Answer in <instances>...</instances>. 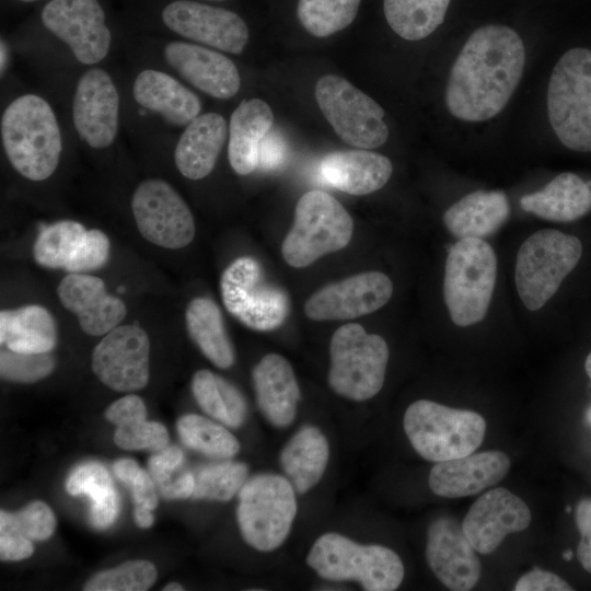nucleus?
Masks as SVG:
<instances>
[{"label": "nucleus", "mask_w": 591, "mask_h": 591, "mask_svg": "<svg viewBox=\"0 0 591 591\" xmlns=\"http://www.w3.org/2000/svg\"><path fill=\"white\" fill-rule=\"evenodd\" d=\"M150 340L137 325H120L105 334L92 354V370L118 392L143 389L149 381Z\"/></svg>", "instance_id": "2eb2a0df"}, {"label": "nucleus", "mask_w": 591, "mask_h": 591, "mask_svg": "<svg viewBox=\"0 0 591 591\" xmlns=\"http://www.w3.org/2000/svg\"><path fill=\"white\" fill-rule=\"evenodd\" d=\"M510 206L500 190H476L453 204L444 213L447 229L459 240L494 234L508 219Z\"/></svg>", "instance_id": "c85d7f7f"}, {"label": "nucleus", "mask_w": 591, "mask_h": 591, "mask_svg": "<svg viewBox=\"0 0 591 591\" xmlns=\"http://www.w3.org/2000/svg\"><path fill=\"white\" fill-rule=\"evenodd\" d=\"M577 554L582 567L591 573V542L580 540Z\"/></svg>", "instance_id": "13d9d810"}, {"label": "nucleus", "mask_w": 591, "mask_h": 591, "mask_svg": "<svg viewBox=\"0 0 591 591\" xmlns=\"http://www.w3.org/2000/svg\"><path fill=\"white\" fill-rule=\"evenodd\" d=\"M515 591H570L572 588L557 575L535 568L524 573L514 586Z\"/></svg>", "instance_id": "09e8293b"}, {"label": "nucleus", "mask_w": 591, "mask_h": 591, "mask_svg": "<svg viewBox=\"0 0 591 591\" xmlns=\"http://www.w3.org/2000/svg\"><path fill=\"white\" fill-rule=\"evenodd\" d=\"M1 139L11 165L31 181H44L57 169L62 140L50 105L24 94L4 109Z\"/></svg>", "instance_id": "f03ea898"}, {"label": "nucleus", "mask_w": 591, "mask_h": 591, "mask_svg": "<svg viewBox=\"0 0 591 591\" xmlns=\"http://www.w3.org/2000/svg\"><path fill=\"white\" fill-rule=\"evenodd\" d=\"M158 571L148 560H131L103 570L84 584L85 591H144L157 580Z\"/></svg>", "instance_id": "a19ab883"}, {"label": "nucleus", "mask_w": 591, "mask_h": 591, "mask_svg": "<svg viewBox=\"0 0 591 591\" xmlns=\"http://www.w3.org/2000/svg\"><path fill=\"white\" fill-rule=\"evenodd\" d=\"M361 0H299L297 16L313 36L326 37L348 25L357 16Z\"/></svg>", "instance_id": "4c0bfd02"}, {"label": "nucleus", "mask_w": 591, "mask_h": 591, "mask_svg": "<svg viewBox=\"0 0 591 591\" xmlns=\"http://www.w3.org/2000/svg\"><path fill=\"white\" fill-rule=\"evenodd\" d=\"M88 230L79 222L62 220L46 227L33 246L36 263L51 269L70 271L80 256Z\"/></svg>", "instance_id": "c9c22d12"}, {"label": "nucleus", "mask_w": 591, "mask_h": 591, "mask_svg": "<svg viewBox=\"0 0 591 591\" xmlns=\"http://www.w3.org/2000/svg\"><path fill=\"white\" fill-rule=\"evenodd\" d=\"M285 143L276 131L268 132L262 140L258 166L270 170L277 167L285 157Z\"/></svg>", "instance_id": "864d4df0"}, {"label": "nucleus", "mask_w": 591, "mask_h": 591, "mask_svg": "<svg viewBox=\"0 0 591 591\" xmlns=\"http://www.w3.org/2000/svg\"><path fill=\"white\" fill-rule=\"evenodd\" d=\"M296 514V489L285 476L257 474L239 491V529L243 540L256 551L277 549L288 537Z\"/></svg>", "instance_id": "0eeeda50"}, {"label": "nucleus", "mask_w": 591, "mask_h": 591, "mask_svg": "<svg viewBox=\"0 0 591 591\" xmlns=\"http://www.w3.org/2000/svg\"><path fill=\"white\" fill-rule=\"evenodd\" d=\"M451 0H383L390 27L402 38L419 40L443 22Z\"/></svg>", "instance_id": "f704fd0d"}, {"label": "nucleus", "mask_w": 591, "mask_h": 591, "mask_svg": "<svg viewBox=\"0 0 591 591\" xmlns=\"http://www.w3.org/2000/svg\"><path fill=\"white\" fill-rule=\"evenodd\" d=\"M193 395L199 407L210 417L230 428L241 427L247 416V404L242 393L229 381L202 369L192 380Z\"/></svg>", "instance_id": "72a5a7b5"}, {"label": "nucleus", "mask_w": 591, "mask_h": 591, "mask_svg": "<svg viewBox=\"0 0 591 591\" xmlns=\"http://www.w3.org/2000/svg\"><path fill=\"white\" fill-rule=\"evenodd\" d=\"M391 161L367 150H340L321 161V174L333 187L350 194L367 195L382 188L392 174Z\"/></svg>", "instance_id": "393cba45"}, {"label": "nucleus", "mask_w": 591, "mask_h": 591, "mask_svg": "<svg viewBox=\"0 0 591 591\" xmlns=\"http://www.w3.org/2000/svg\"><path fill=\"white\" fill-rule=\"evenodd\" d=\"M575 518L581 538L591 541V499L578 503Z\"/></svg>", "instance_id": "5fc2aeb1"}, {"label": "nucleus", "mask_w": 591, "mask_h": 591, "mask_svg": "<svg viewBox=\"0 0 591 591\" xmlns=\"http://www.w3.org/2000/svg\"><path fill=\"white\" fill-rule=\"evenodd\" d=\"M563 557L566 559V560H570L571 557H572V552L571 551H566L563 553Z\"/></svg>", "instance_id": "e2e57ef3"}, {"label": "nucleus", "mask_w": 591, "mask_h": 591, "mask_svg": "<svg viewBox=\"0 0 591 591\" xmlns=\"http://www.w3.org/2000/svg\"><path fill=\"white\" fill-rule=\"evenodd\" d=\"M497 277V258L483 239H461L449 251L443 294L457 326L480 322L489 308Z\"/></svg>", "instance_id": "423d86ee"}, {"label": "nucleus", "mask_w": 591, "mask_h": 591, "mask_svg": "<svg viewBox=\"0 0 591 591\" xmlns=\"http://www.w3.org/2000/svg\"><path fill=\"white\" fill-rule=\"evenodd\" d=\"M5 60H7V48H5V45H4L3 40H1V63H0L1 72L3 71Z\"/></svg>", "instance_id": "052dcab7"}, {"label": "nucleus", "mask_w": 591, "mask_h": 591, "mask_svg": "<svg viewBox=\"0 0 591 591\" xmlns=\"http://www.w3.org/2000/svg\"><path fill=\"white\" fill-rule=\"evenodd\" d=\"M227 137L228 126L222 115L206 113L194 118L175 148L174 161L179 173L189 179L209 175Z\"/></svg>", "instance_id": "a878e982"}, {"label": "nucleus", "mask_w": 591, "mask_h": 591, "mask_svg": "<svg viewBox=\"0 0 591 591\" xmlns=\"http://www.w3.org/2000/svg\"><path fill=\"white\" fill-rule=\"evenodd\" d=\"M128 487L131 489L135 506L143 507L151 511L157 508V486L150 473H147L141 468L135 479L128 485Z\"/></svg>", "instance_id": "603ef678"}, {"label": "nucleus", "mask_w": 591, "mask_h": 591, "mask_svg": "<svg viewBox=\"0 0 591 591\" xmlns=\"http://www.w3.org/2000/svg\"><path fill=\"white\" fill-rule=\"evenodd\" d=\"M131 210L140 234L158 246L182 248L195 236V221L188 206L163 179L141 182L134 192Z\"/></svg>", "instance_id": "ddd939ff"}, {"label": "nucleus", "mask_w": 591, "mask_h": 591, "mask_svg": "<svg viewBox=\"0 0 591 591\" xmlns=\"http://www.w3.org/2000/svg\"><path fill=\"white\" fill-rule=\"evenodd\" d=\"M524 44L499 24L484 25L465 42L450 70L445 104L455 118L478 123L499 114L523 74Z\"/></svg>", "instance_id": "f257e3e1"}, {"label": "nucleus", "mask_w": 591, "mask_h": 591, "mask_svg": "<svg viewBox=\"0 0 591 591\" xmlns=\"http://www.w3.org/2000/svg\"><path fill=\"white\" fill-rule=\"evenodd\" d=\"M352 232V219L335 197L310 190L297 202L293 225L282 242V257L292 267H306L347 246Z\"/></svg>", "instance_id": "6e6552de"}, {"label": "nucleus", "mask_w": 591, "mask_h": 591, "mask_svg": "<svg viewBox=\"0 0 591 591\" xmlns=\"http://www.w3.org/2000/svg\"><path fill=\"white\" fill-rule=\"evenodd\" d=\"M582 254L578 237L553 229L540 230L521 245L515 262L518 293L530 311L541 309L577 266Z\"/></svg>", "instance_id": "9d476101"}, {"label": "nucleus", "mask_w": 591, "mask_h": 591, "mask_svg": "<svg viewBox=\"0 0 591 591\" xmlns=\"http://www.w3.org/2000/svg\"><path fill=\"white\" fill-rule=\"evenodd\" d=\"M61 304L72 312L81 329L90 336L111 332L125 318L127 309L107 293L104 281L88 274H68L57 287Z\"/></svg>", "instance_id": "412c9836"}, {"label": "nucleus", "mask_w": 591, "mask_h": 591, "mask_svg": "<svg viewBox=\"0 0 591 591\" xmlns=\"http://www.w3.org/2000/svg\"><path fill=\"white\" fill-rule=\"evenodd\" d=\"M164 58L183 79L213 97L227 100L240 89L236 66L216 50L185 42H171L164 48Z\"/></svg>", "instance_id": "4be33fe9"}, {"label": "nucleus", "mask_w": 591, "mask_h": 591, "mask_svg": "<svg viewBox=\"0 0 591 591\" xmlns=\"http://www.w3.org/2000/svg\"><path fill=\"white\" fill-rule=\"evenodd\" d=\"M521 208L542 219L569 222L591 209V188L577 174L561 173L542 189L520 199Z\"/></svg>", "instance_id": "c756f323"}, {"label": "nucleus", "mask_w": 591, "mask_h": 591, "mask_svg": "<svg viewBox=\"0 0 591 591\" xmlns=\"http://www.w3.org/2000/svg\"><path fill=\"white\" fill-rule=\"evenodd\" d=\"M403 426L415 451L436 463L473 453L486 432V421L479 414L428 399L407 407Z\"/></svg>", "instance_id": "20e7f679"}, {"label": "nucleus", "mask_w": 591, "mask_h": 591, "mask_svg": "<svg viewBox=\"0 0 591 591\" xmlns=\"http://www.w3.org/2000/svg\"><path fill=\"white\" fill-rule=\"evenodd\" d=\"M386 341L368 334L356 323L340 326L329 344L328 384L338 395L351 401H367L383 386L389 361Z\"/></svg>", "instance_id": "1a4fd4ad"}, {"label": "nucleus", "mask_w": 591, "mask_h": 591, "mask_svg": "<svg viewBox=\"0 0 591 591\" xmlns=\"http://www.w3.org/2000/svg\"><path fill=\"white\" fill-rule=\"evenodd\" d=\"M136 417H147V409L143 401L135 394L115 401L105 412V418L114 425Z\"/></svg>", "instance_id": "8fccbe9b"}, {"label": "nucleus", "mask_w": 591, "mask_h": 591, "mask_svg": "<svg viewBox=\"0 0 591 591\" xmlns=\"http://www.w3.org/2000/svg\"><path fill=\"white\" fill-rule=\"evenodd\" d=\"M134 517L136 524L141 529H148L154 522L151 510L143 507L135 506Z\"/></svg>", "instance_id": "4d7b16f0"}, {"label": "nucleus", "mask_w": 591, "mask_h": 591, "mask_svg": "<svg viewBox=\"0 0 591 591\" xmlns=\"http://www.w3.org/2000/svg\"><path fill=\"white\" fill-rule=\"evenodd\" d=\"M391 279L379 271H368L325 286L304 305L314 321L351 320L382 308L391 298Z\"/></svg>", "instance_id": "f3484780"}, {"label": "nucleus", "mask_w": 591, "mask_h": 591, "mask_svg": "<svg viewBox=\"0 0 591 591\" xmlns=\"http://www.w3.org/2000/svg\"><path fill=\"white\" fill-rule=\"evenodd\" d=\"M586 371L589 375V378L591 379V352L588 355L587 359H586Z\"/></svg>", "instance_id": "680f3d73"}, {"label": "nucleus", "mask_w": 591, "mask_h": 591, "mask_svg": "<svg viewBox=\"0 0 591 591\" xmlns=\"http://www.w3.org/2000/svg\"><path fill=\"white\" fill-rule=\"evenodd\" d=\"M305 561L323 579L357 581L367 591L396 590L404 578V565L394 551L361 545L335 532L321 535Z\"/></svg>", "instance_id": "7ed1b4c3"}, {"label": "nucleus", "mask_w": 591, "mask_h": 591, "mask_svg": "<svg viewBox=\"0 0 591 591\" xmlns=\"http://www.w3.org/2000/svg\"><path fill=\"white\" fill-rule=\"evenodd\" d=\"M66 490L71 496L86 495L92 502H95L111 495L115 488L103 464L85 462L70 473L66 480Z\"/></svg>", "instance_id": "c03bdc74"}, {"label": "nucleus", "mask_w": 591, "mask_h": 591, "mask_svg": "<svg viewBox=\"0 0 591 591\" xmlns=\"http://www.w3.org/2000/svg\"><path fill=\"white\" fill-rule=\"evenodd\" d=\"M316 103L346 143L373 149L384 144L389 128L383 108L346 79L326 74L315 85Z\"/></svg>", "instance_id": "9b49d317"}, {"label": "nucleus", "mask_w": 591, "mask_h": 591, "mask_svg": "<svg viewBox=\"0 0 591 591\" xmlns=\"http://www.w3.org/2000/svg\"><path fill=\"white\" fill-rule=\"evenodd\" d=\"M20 1H23V2H34V1H38V0H20Z\"/></svg>", "instance_id": "69168bd1"}, {"label": "nucleus", "mask_w": 591, "mask_h": 591, "mask_svg": "<svg viewBox=\"0 0 591 591\" xmlns=\"http://www.w3.org/2000/svg\"><path fill=\"white\" fill-rule=\"evenodd\" d=\"M14 515L22 532L32 541L48 540L55 531V514L43 501H32Z\"/></svg>", "instance_id": "49530a36"}, {"label": "nucleus", "mask_w": 591, "mask_h": 591, "mask_svg": "<svg viewBox=\"0 0 591 591\" xmlns=\"http://www.w3.org/2000/svg\"><path fill=\"white\" fill-rule=\"evenodd\" d=\"M118 512L119 499L115 490L104 499L92 502L90 509V522L93 528L105 530L114 523Z\"/></svg>", "instance_id": "3c124183"}, {"label": "nucleus", "mask_w": 591, "mask_h": 591, "mask_svg": "<svg viewBox=\"0 0 591 591\" xmlns=\"http://www.w3.org/2000/svg\"><path fill=\"white\" fill-rule=\"evenodd\" d=\"M188 335L216 367L228 369L234 363V349L224 327L220 308L209 298L198 297L187 305Z\"/></svg>", "instance_id": "473e14b6"}, {"label": "nucleus", "mask_w": 591, "mask_h": 591, "mask_svg": "<svg viewBox=\"0 0 591 591\" xmlns=\"http://www.w3.org/2000/svg\"><path fill=\"white\" fill-rule=\"evenodd\" d=\"M586 418H587L588 422L591 424V406L588 408V410L586 413Z\"/></svg>", "instance_id": "0e129e2a"}, {"label": "nucleus", "mask_w": 591, "mask_h": 591, "mask_svg": "<svg viewBox=\"0 0 591 591\" xmlns=\"http://www.w3.org/2000/svg\"><path fill=\"white\" fill-rule=\"evenodd\" d=\"M510 468L508 455L500 451L437 462L428 477L433 494L444 498H461L480 493L498 484Z\"/></svg>", "instance_id": "5701e85b"}, {"label": "nucleus", "mask_w": 591, "mask_h": 591, "mask_svg": "<svg viewBox=\"0 0 591 591\" xmlns=\"http://www.w3.org/2000/svg\"><path fill=\"white\" fill-rule=\"evenodd\" d=\"M32 540L20 529L14 513L0 512V558L5 561L23 560L33 555Z\"/></svg>", "instance_id": "a18cd8bd"}, {"label": "nucleus", "mask_w": 591, "mask_h": 591, "mask_svg": "<svg viewBox=\"0 0 591 591\" xmlns=\"http://www.w3.org/2000/svg\"><path fill=\"white\" fill-rule=\"evenodd\" d=\"M176 428L181 441L204 455L230 459L240 451V442L228 429L200 415L182 416Z\"/></svg>", "instance_id": "e433bc0d"}, {"label": "nucleus", "mask_w": 591, "mask_h": 591, "mask_svg": "<svg viewBox=\"0 0 591 591\" xmlns=\"http://www.w3.org/2000/svg\"><path fill=\"white\" fill-rule=\"evenodd\" d=\"M109 250V240L103 231L89 230L82 252L69 274H86L103 267L108 260Z\"/></svg>", "instance_id": "de8ad7c7"}, {"label": "nucleus", "mask_w": 591, "mask_h": 591, "mask_svg": "<svg viewBox=\"0 0 591 591\" xmlns=\"http://www.w3.org/2000/svg\"><path fill=\"white\" fill-rule=\"evenodd\" d=\"M549 124L560 142L591 151V50L571 48L557 61L547 89Z\"/></svg>", "instance_id": "39448f33"}, {"label": "nucleus", "mask_w": 591, "mask_h": 591, "mask_svg": "<svg viewBox=\"0 0 591 591\" xmlns=\"http://www.w3.org/2000/svg\"><path fill=\"white\" fill-rule=\"evenodd\" d=\"M42 22L84 65L97 63L109 50L112 36L97 0H51Z\"/></svg>", "instance_id": "4468645a"}, {"label": "nucleus", "mask_w": 591, "mask_h": 591, "mask_svg": "<svg viewBox=\"0 0 591 591\" xmlns=\"http://www.w3.org/2000/svg\"><path fill=\"white\" fill-rule=\"evenodd\" d=\"M273 124V111L263 100H244L234 109L229 126L228 157L235 173L247 175L258 166L260 143Z\"/></svg>", "instance_id": "cd10ccee"}, {"label": "nucleus", "mask_w": 591, "mask_h": 591, "mask_svg": "<svg viewBox=\"0 0 591 591\" xmlns=\"http://www.w3.org/2000/svg\"><path fill=\"white\" fill-rule=\"evenodd\" d=\"M164 591H183L184 588L182 584L177 583V582H171V583H167L164 588H163Z\"/></svg>", "instance_id": "bf43d9fd"}, {"label": "nucleus", "mask_w": 591, "mask_h": 591, "mask_svg": "<svg viewBox=\"0 0 591 591\" xmlns=\"http://www.w3.org/2000/svg\"><path fill=\"white\" fill-rule=\"evenodd\" d=\"M220 290L228 312L252 329L273 331L288 316L286 292L269 283L253 257L243 256L232 262L222 273Z\"/></svg>", "instance_id": "f8f14e48"}, {"label": "nucleus", "mask_w": 591, "mask_h": 591, "mask_svg": "<svg viewBox=\"0 0 591 591\" xmlns=\"http://www.w3.org/2000/svg\"><path fill=\"white\" fill-rule=\"evenodd\" d=\"M140 466L132 459H119L113 465L116 477L127 486L135 479L140 472Z\"/></svg>", "instance_id": "6e6d98bb"}, {"label": "nucleus", "mask_w": 591, "mask_h": 591, "mask_svg": "<svg viewBox=\"0 0 591 591\" xmlns=\"http://www.w3.org/2000/svg\"><path fill=\"white\" fill-rule=\"evenodd\" d=\"M134 99L174 126H187L199 115L198 96L173 77L153 69L141 71L134 83Z\"/></svg>", "instance_id": "bb28decb"}, {"label": "nucleus", "mask_w": 591, "mask_h": 591, "mask_svg": "<svg viewBox=\"0 0 591 591\" xmlns=\"http://www.w3.org/2000/svg\"><path fill=\"white\" fill-rule=\"evenodd\" d=\"M211 1H223V0H211Z\"/></svg>", "instance_id": "338daca9"}, {"label": "nucleus", "mask_w": 591, "mask_h": 591, "mask_svg": "<svg viewBox=\"0 0 591 591\" xmlns=\"http://www.w3.org/2000/svg\"><path fill=\"white\" fill-rule=\"evenodd\" d=\"M0 341L16 352H49L57 344L56 322L40 305L3 310L0 312Z\"/></svg>", "instance_id": "2f4dec72"}, {"label": "nucleus", "mask_w": 591, "mask_h": 591, "mask_svg": "<svg viewBox=\"0 0 591 591\" xmlns=\"http://www.w3.org/2000/svg\"><path fill=\"white\" fill-rule=\"evenodd\" d=\"M257 406L277 428L290 426L301 398L299 384L289 361L278 355L264 356L252 372Z\"/></svg>", "instance_id": "b1692460"}, {"label": "nucleus", "mask_w": 591, "mask_h": 591, "mask_svg": "<svg viewBox=\"0 0 591 591\" xmlns=\"http://www.w3.org/2000/svg\"><path fill=\"white\" fill-rule=\"evenodd\" d=\"M72 116L79 137L90 147L102 149L112 144L118 129L119 96L106 71L92 68L81 76Z\"/></svg>", "instance_id": "a211bd4d"}, {"label": "nucleus", "mask_w": 591, "mask_h": 591, "mask_svg": "<svg viewBox=\"0 0 591 591\" xmlns=\"http://www.w3.org/2000/svg\"><path fill=\"white\" fill-rule=\"evenodd\" d=\"M329 460V444L315 426L301 427L282 448L279 462L299 494L312 489L323 477Z\"/></svg>", "instance_id": "7c9ffc66"}, {"label": "nucleus", "mask_w": 591, "mask_h": 591, "mask_svg": "<svg viewBox=\"0 0 591 591\" xmlns=\"http://www.w3.org/2000/svg\"><path fill=\"white\" fill-rule=\"evenodd\" d=\"M183 462V451L175 445L165 447L149 459V473L160 494L166 500L187 499L193 496L194 474L189 472L177 473Z\"/></svg>", "instance_id": "ea45409f"}, {"label": "nucleus", "mask_w": 591, "mask_h": 591, "mask_svg": "<svg viewBox=\"0 0 591 591\" xmlns=\"http://www.w3.org/2000/svg\"><path fill=\"white\" fill-rule=\"evenodd\" d=\"M56 361L49 352L23 354L11 349L0 352L1 378L18 383H34L48 376Z\"/></svg>", "instance_id": "79ce46f5"}, {"label": "nucleus", "mask_w": 591, "mask_h": 591, "mask_svg": "<svg viewBox=\"0 0 591 591\" xmlns=\"http://www.w3.org/2000/svg\"><path fill=\"white\" fill-rule=\"evenodd\" d=\"M164 24L190 40L241 54L248 40V27L235 12L209 4L177 0L162 11Z\"/></svg>", "instance_id": "dca6fc26"}, {"label": "nucleus", "mask_w": 591, "mask_h": 591, "mask_svg": "<svg viewBox=\"0 0 591 591\" xmlns=\"http://www.w3.org/2000/svg\"><path fill=\"white\" fill-rule=\"evenodd\" d=\"M526 503L506 488L484 493L470 508L462 529L480 554L493 553L512 532H521L531 523Z\"/></svg>", "instance_id": "6ab92c4d"}, {"label": "nucleus", "mask_w": 591, "mask_h": 591, "mask_svg": "<svg viewBox=\"0 0 591 591\" xmlns=\"http://www.w3.org/2000/svg\"><path fill=\"white\" fill-rule=\"evenodd\" d=\"M248 466L242 462L225 461L205 465L194 473V499L229 501L247 480Z\"/></svg>", "instance_id": "58836bf2"}, {"label": "nucleus", "mask_w": 591, "mask_h": 591, "mask_svg": "<svg viewBox=\"0 0 591 591\" xmlns=\"http://www.w3.org/2000/svg\"><path fill=\"white\" fill-rule=\"evenodd\" d=\"M426 558L434 576L452 591L471 590L480 577V563L456 520L442 517L427 532Z\"/></svg>", "instance_id": "aec40b11"}, {"label": "nucleus", "mask_w": 591, "mask_h": 591, "mask_svg": "<svg viewBox=\"0 0 591 591\" xmlns=\"http://www.w3.org/2000/svg\"><path fill=\"white\" fill-rule=\"evenodd\" d=\"M147 417H136L119 422L114 433V442L124 450L150 449L160 451L167 447L166 428L157 421H147Z\"/></svg>", "instance_id": "37998d69"}]
</instances>
